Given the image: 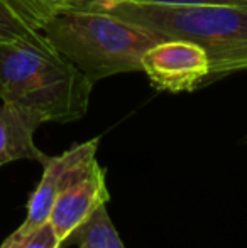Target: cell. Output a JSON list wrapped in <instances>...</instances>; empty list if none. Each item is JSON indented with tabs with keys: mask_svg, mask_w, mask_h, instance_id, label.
<instances>
[{
	"mask_svg": "<svg viewBox=\"0 0 247 248\" xmlns=\"http://www.w3.org/2000/svg\"><path fill=\"white\" fill-rule=\"evenodd\" d=\"M73 10H100L201 46L210 58L208 85L247 71V5L231 3H135L80 0Z\"/></svg>",
	"mask_w": 247,
	"mask_h": 248,
	"instance_id": "cell-1",
	"label": "cell"
},
{
	"mask_svg": "<svg viewBox=\"0 0 247 248\" xmlns=\"http://www.w3.org/2000/svg\"><path fill=\"white\" fill-rule=\"evenodd\" d=\"M92 88L93 83L44 34L0 44V100L33 111L44 124L83 118Z\"/></svg>",
	"mask_w": 247,
	"mask_h": 248,
	"instance_id": "cell-2",
	"label": "cell"
},
{
	"mask_svg": "<svg viewBox=\"0 0 247 248\" xmlns=\"http://www.w3.org/2000/svg\"><path fill=\"white\" fill-rule=\"evenodd\" d=\"M51 46L90 81L141 71L144 52L166 41L159 32L100 10H65L43 26Z\"/></svg>",
	"mask_w": 247,
	"mask_h": 248,
	"instance_id": "cell-3",
	"label": "cell"
},
{
	"mask_svg": "<svg viewBox=\"0 0 247 248\" xmlns=\"http://www.w3.org/2000/svg\"><path fill=\"white\" fill-rule=\"evenodd\" d=\"M99 144L100 139L95 137L92 140L73 145L60 155L49 157L46 160V164L43 166V177H41L39 184L34 189V193L31 194L29 202H27L26 219L16 232L7 236L9 242H19L26 235H29L31 232L48 223L58 194L66 186H69L76 179L85 176L93 167V164L99 162L97 160Z\"/></svg>",
	"mask_w": 247,
	"mask_h": 248,
	"instance_id": "cell-4",
	"label": "cell"
},
{
	"mask_svg": "<svg viewBox=\"0 0 247 248\" xmlns=\"http://www.w3.org/2000/svg\"><path fill=\"white\" fill-rule=\"evenodd\" d=\"M141 71L158 92L183 93L208 86L212 66L201 46L181 39H166L144 52Z\"/></svg>",
	"mask_w": 247,
	"mask_h": 248,
	"instance_id": "cell-5",
	"label": "cell"
},
{
	"mask_svg": "<svg viewBox=\"0 0 247 248\" xmlns=\"http://www.w3.org/2000/svg\"><path fill=\"white\" fill-rule=\"evenodd\" d=\"M110 199L105 183V169L95 162L93 167L66 186L58 194L49 215V223L56 236L65 243L75 230H78L99 208L107 204Z\"/></svg>",
	"mask_w": 247,
	"mask_h": 248,
	"instance_id": "cell-6",
	"label": "cell"
},
{
	"mask_svg": "<svg viewBox=\"0 0 247 248\" xmlns=\"http://www.w3.org/2000/svg\"><path fill=\"white\" fill-rule=\"evenodd\" d=\"M44 122L36 113L9 103L0 105V167L16 160L46 164L49 155L34 142V134Z\"/></svg>",
	"mask_w": 247,
	"mask_h": 248,
	"instance_id": "cell-7",
	"label": "cell"
},
{
	"mask_svg": "<svg viewBox=\"0 0 247 248\" xmlns=\"http://www.w3.org/2000/svg\"><path fill=\"white\" fill-rule=\"evenodd\" d=\"M73 243L78 245V248H125L105 206L97 209L63 245Z\"/></svg>",
	"mask_w": 247,
	"mask_h": 248,
	"instance_id": "cell-8",
	"label": "cell"
},
{
	"mask_svg": "<svg viewBox=\"0 0 247 248\" xmlns=\"http://www.w3.org/2000/svg\"><path fill=\"white\" fill-rule=\"evenodd\" d=\"M9 3L33 29L41 31L56 14L76 9L80 0H3Z\"/></svg>",
	"mask_w": 247,
	"mask_h": 248,
	"instance_id": "cell-9",
	"label": "cell"
},
{
	"mask_svg": "<svg viewBox=\"0 0 247 248\" xmlns=\"http://www.w3.org/2000/svg\"><path fill=\"white\" fill-rule=\"evenodd\" d=\"M43 36L36 31L3 0H0V44L20 39H37Z\"/></svg>",
	"mask_w": 247,
	"mask_h": 248,
	"instance_id": "cell-10",
	"label": "cell"
},
{
	"mask_svg": "<svg viewBox=\"0 0 247 248\" xmlns=\"http://www.w3.org/2000/svg\"><path fill=\"white\" fill-rule=\"evenodd\" d=\"M5 243H9L10 248H63L61 240L56 236L53 226L49 223H44L37 230L31 232L22 240L12 243L5 238Z\"/></svg>",
	"mask_w": 247,
	"mask_h": 248,
	"instance_id": "cell-11",
	"label": "cell"
},
{
	"mask_svg": "<svg viewBox=\"0 0 247 248\" xmlns=\"http://www.w3.org/2000/svg\"><path fill=\"white\" fill-rule=\"evenodd\" d=\"M117 2L135 3H231V5H247L242 0H117Z\"/></svg>",
	"mask_w": 247,
	"mask_h": 248,
	"instance_id": "cell-12",
	"label": "cell"
},
{
	"mask_svg": "<svg viewBox=\"0 0 247 248\" xmlns=\"http://www.w3.org/2000/svg\"><path fill=\"white\" fill-rule=\"evenodd\" d=\"M0 248H10V245H9V243H5V242H3L2 245H0Z\"/></svg>",
	"mask_w": 247,
	"mask_h": 248,
	"instance_id": "cell-13",
	"label": "cell"
},
{
	"mask_svg": "<svg viewBox=\"0 0 247 248\" xmlns=\"http://www.w3.org/2000/svg\"><path fill=\"white\" fill-rule=\"evenodd\" d=\"M244 142H246V144H247V135H246V137H244Z\"/></svg>",
	"mask_w": 247,
	"mask_h": 248,
	"instance_id": "cell-14",
	"label": "cell"
},
{
	"mask_svg": "<svg viewBox=\"0 0 247 248\" xmlns=\"http://www.w3.org/2000/svg\"><path fill=\"white\" fill-rule=\"evenodd\" d=\"M242 2H244V3H247V0H242Z\"/></svg>",
	"mask_w": 247,
	"mask_h": 248,
	"instance_id": "cell-15",
	"label": "cell"
}]
</instances>
